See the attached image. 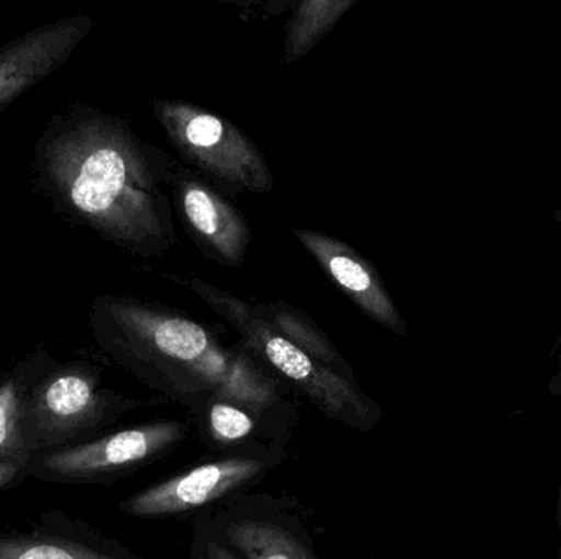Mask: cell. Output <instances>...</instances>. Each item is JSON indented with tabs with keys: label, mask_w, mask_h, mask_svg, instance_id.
Listing matches in <instances>:
<instances>
[{
	"label": "cell",
	"mask_w": 561,
	"mask_h": 559,
	"mask_svg": "<svg viewBox=\"0 0 561 559\" xmlns=\"http://www.w3.org/2000/svg\"><path fill=\"white\" fill-rule=\"evenodd\" d=\"M33 184L53 210L138 258H160L180 243L167 151L124 118L71 104L49 118L33 147Z\"/></svg>",
	"instance_id": "obj_1"
},
{
	"label": "cell",
	"mask_w": 561,
	"mask_h": 559,
	"mask_svg": "<svg viewBox=\"0 0 561 559\" xmlns=\"http://www.w3.org/2000/svg\"><path fill=\"white\" fill-rule=\"evenodd\" d=\"M98 347L135 380L191 410L217 400L260 416L294 414L290 387L242 345H226L209 325L158 302L104 294L89 307Z\"/></svg>",
	"instance_id": "obj_2"
},
{
	"label": "cell",
	"mask_w": 561,
	"mask_h": 559,
	"mask_svg": "<svg viewBox=\"0 0 561 559\" xmlns=\"http://www.w3.org/2000/svg\"><path fill=\"white\" fill-rule=\"evenodd\" d=\"M190 288L222 315L239 334V343L255 360L309 400L327 419L356 432H373L381 423V407L359 387L358 381L342 376L280 337L253 311L252 304L201 279H193Z\"/></svg>",
	"instance_id": "obj_3"
},
{
	"label": "cell",
	"mask_w": 561,
	"mask_h": 559,
	"mask_svg": "<svg viewBox=\"0 0 561 559\" xmlns=\"http://www.w3.org/2000/svg\"><path fill=\"white\" fill-rule=\"evenodd\" d=\"M140 404L102 387V373L85 361H56L30 391L23 443L30 456L94 439Z\"/></svg>",
	"instance_id": "obj_4"
},
{
	"label": "cell",
	"mask_w": 561,
	"mask_h": 559,
	"mask_svg": "<svg viewBox=\"0 0 561 559\" xmlns=\"http://www.w3.org/2000/svg\"><path fill=\"white\" fill-rule=\"evenodd\" d=\"M153 112L181 160L216 183L220 193H272V167L242 128L191 102L154 98Z\"/></svg>",
	"instance_id": "obj_5"
},
{
	"label": "cell",
	"mask_w": 561,
	"mask_h": 559,
	"mask_svg": "<svg viewBox=\"0 0 561 559\" xmlns=\"http://www.w3.org/2000/svg\"><path fill=\"white\" fill-rule=\"evenodd\" d=\"M190 430L183 420L164 419L94 436L30 456L25 476L61 485H105L170 455Z\"/></svg>",
	"instance_id": "obj_6"
},
{
	"label": "cell",
	"mask_w": 561,
	"mask_h": 559,
	"mask_svg": "<svg viewBox=\"0 0 561 559\" xmlns=\"http://www.w3.org/2000/svg\"><path fill=\"white\" fill-rule=\"evenodd\" d=\"M278 456L240 455L204 463L125 499L121 511L137 519L190 514L255 486Z\"/></svg>",
	"instance_id": "obj_7"
},
{
	"label": "cell",
	"mask_w": 561,
	"mask_h": 559,
	"mask_svg": "<svg viewBox=\"0 0 561 559\" xmlns=\"http://www.w3.org/2000/svg\"><path fill=\"white\" fill-rule=\"evenodd\" d=\"M203 517L240 559H320L302 522L266 496L239 492Z\"/></svg>",
	"instance_id": "obj_8"
},
{
	"label": "cell",
	"mask_w": 561,
	"mask_h": 559,
	"mask_svg": "<svg viewBox=\"0 0 561 559\" xmlns=\"http://www.w3.org/2000/svg\"><path fill=\"white\" fill-rule=\"evenodd\" d=\"M173 206L190 238L206 258L217 265L239 268L245 263L252 226L245 213L217 187L183 167H178Z\"/></svg>",
	"instance_id": "obj_9"
},
{
	"label": "cell",
	"mask_w": 561,
	"mask_h": 559,
	"mask_svg": "<svg viewBox=\"0 0 561 559\" xmlns=\"http://www.w3.org/2000/svg\"><path fill=\"white\" fill-rule=\"evenodd\" d=\"M92 26L91 15L61 16L0 46V110L62 68Z\"/></svg>",
	"instance_id": "obj_10"
},
{
	"label": "cell",
	"mask_w": 561,
	"mask_h": 559,
	"mask_svg": "<svg viewBox=\"0 0 561 559\" xmlns=\"http://www.w3.org/2000/svg\"><path fill=\"white\" fill-rule=\"evenodd\" d=\"M293 235L316 259L330 281L366 315L404 337L405 324L386 289L378 269L358 252L317 230L294 229Z\"/></svg>",
	"instance_id": "obj_11"
},
{
	"label": "cell",
	"mask_w": 561,
	"mask_h": 559,
	"mask_svg": "<svg viewBox=\"0 0 561 559\" xmlns=\"http://www.w3.org/2000/svg\"><path fill=\"white\" fill-rule=\"evenodd\" d=\"M270 420L289 422L290 414L272 417L260 416L239 404L217 400V403L210 404L199 417H196L204 442L216 452L242 449L250 443L255 452L263 453V455L280 456L278 450L272 452L273 449L268 450L270 446L263 442H265L266 435H273L280 440V435L290 429V426L268 423Z\"/></svg>",
	"instance_id": "obj_12"
},
{
	"label": "cell",
	"mask_w": 561,
	"mask_h": 559,
	"mask_svg": "<svg viewBox=\"0 0 561 559\" xmlns=\"http://www.w3.org/2000/svg\"><path fill=\"white\" fill-rule=\"evenodd\" d=\"M0 559H144L89 531L0 534Z\"/></svg>",
	"instance_id": "obj_13"
},
{
	"label": "cell",
	"mask_w": 561,
	"mask_h": 559,
	"mask_svg": "<svg viewBox=\"0 0 561 559\" xmlns=\"http://www.w3.org/2000/svg\"><path fill=\"white\" fill-rule=\"evenodd\" d=\"M56 363L45 350L35 351L0 377V463L28 459L23 443V419L30 391Z\"/></svg>",
	"instance_id": "obj_14"
},
{
	"label": "cell",
	"mask_w": 561,
	"mask_h": 559,
	"mask_svg": "<svg viewBox=\"0 0 561 559\" xmlns=\"http://www.w3.org/2000/svg\"><path fill=\"white\" fill-rule=\"evenodd\" d=\"M253 311L268 322L280 337L296 345L304 353L320 361L325 366L332 368L336 373L348 380H355L352 368L346 363L345 358L339 353L335 345L329 340L319 325L313 324L312 318L304 312L297 311L293 305L283 301L263 302V304L253 305Z\"/></svg>",
	"instance_id": "obj_15"
},
{
	"label": "cell",
	"mask_w": 561,
	"mask_h": 559,
	"mask_svg": "<svg viewBox=\"0 0 561 559\" xmlns=\"http://www.w3.org/2000/svg\"><path fill=\"white\" fill-rule=\"evenodd\" d=\"M356 0H306L294 5L286 23L284 62L293 65L306 56Z\"/></svg>",
	"instance_id": "obj_16"
},
{
	"label": "cell",
	"mask_w": 561,
	"mask_h": 559,
	"mask_svg": "<svg viewBox=\"0 0 561 559\" xmlns=\"http://www.w3.org/2000/svg\"><path fill=\"white\" fill-rule=\"evenodd\" d=\"M190 557L191 559H240L239 555L204 521L203 515L194 522Z\"/></svg>",
	"instance_id": "obj_17"
},
{
	"label": "cell",
	"mask_w": 561,
	"mask_h": 559,
	"mask_svg": "<svg viewBox=\"0 0 561 559\" xmlns=\"http://www.w3.org/2000/svg\"><path fill=\"white\" fill-rule=\"evenodd\" d=\"M28 459L0 463V491L15 485L20 479L26 478L25 466Z\"/></svg>",
	"instance_id": "obj_18"
},
{
	"label": "cell",
	"mask_w": 561,
	"mask_h": 559,
	"mask_svg": "<svg viewBox=\"0 0 561 559\" xmlns=\"http://www.w3.org/2000/svg\"><path fill=\"white\" fill-rule=\"evenodd\" d=\"M557 521H559V527H560L559 559H561V485H560V489H559V511H557Z\"/></svg>",
	"instance_id": "obj_19"
}]
</instances>
